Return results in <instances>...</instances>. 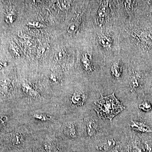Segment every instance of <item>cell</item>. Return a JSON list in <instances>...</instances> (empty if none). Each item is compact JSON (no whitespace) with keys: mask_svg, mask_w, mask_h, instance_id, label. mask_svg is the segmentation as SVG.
<instances>
[{"mask_svg":"<svg viewBox=\"0 0 152 152\" xmlns=\"http://www.w3.org/2000/svg\"><path fill=\"white\" fill-rule=\"evenodd\" d=\"M139 37L142 42L152 46V32L148 31H143L140 33Z\"/></svg>","mask_w":152,"mask_h":152,"instance_id":"obj_3","label":"cell"},{"mask_svg":"<svg viewBox=\"0 0 152 152\" xmlns=\"http://www.w3.org/2000/svg\"><path fill=\"white\" fill-rule=\"evenodd\" d=\"M109 152H119V151L116 149H113Z\"/></svg>","mask_w":152,"mask_h":152,"instance_id":"obj_13","label":"cell"},{"mask_svg":"<svg viewBox=\"0 0 152 152\" xmlns=\"http://www.w3.org/2000/svg\"><path fill=\"white\" fill-rule=\"evenodd\" d=\"M132 124L131 125V127L133 129L142 132L149 133L152 131L148 127L142 123L139 122L132 121Z\"/></svg>","mask_w":152,"mask_h":152,"instance_id":"obj_2","label":"cell"},{"mask_svg":"<svg viewBox=\"0 0 152 152\" xmlns=\"http://www.w3.org/2000/svg\"><path fill=\"white\" fill-rule=\"evenodd\" d=\"M67 130H68L69 135L72 137L75 138L77 136L76 128L75 125L72 124H69L67 128Z\"/></svg>","mask_w":152,"mask_h":152,"instance_id":"obj_9","label":"cell"},{"mask_svg":"<svg viewBox=\"0 0 152 152\" xmlns=\"http://www.w3.org/2000/svg\"><path fill=\"white\" fill-rule=\"evenodd\" d=\"M79 24L77 22H73L69 25L67 28V31L69 34H74L79 29Z\"/></svg>","mask_w":152,"mask_h":152,"instance_id":"obj_8","label":"cell"},{"mask_svg":"<svg viewBox=\"0 0 152 152\" xmlns=\"http://www.w3.org/2000/svg\"><path fill=\"white\" fill-rule=\"evenodd\" d=\"M129 85L132 90H135L140 86V80L138 77L134 74H132L129 77Z\"/></svg>","mask_w":152,"mask_h":152,"instance_id":"obj_5","label":"cell"},{"mask_svg":"<svg viewBox=\"0 0 152 152\" xmlns=\"http://www.w3.org/2000/svg\"><path fill=\"white\" fill-rule=\"evenodd\" d=\"M139 108L144 111L148 112L151 110V106L149 102L147 101H145L140 105Z\"/></svg>","mask_w":152,"mask_h":152,"instance_id":"obj_10","label":"cell"},{"mask_svg":"<svg viewBox=\"0 0 152 152\" xmlns=\"http://www.w3.org/2000/svg\"><path fill=\"white\" fill-rule=\"evenodd\" d=\"M115 92L106 96H103L100 92L101 98L95 102V110L99 117L100 118L109 119L111 123L114 117L124 109L122 104L115 96Z\"/></svg>","mask_w":152,"mask_h":152,"instance_id":"obj_1","label":"cell"},{"mask_svg":"<svg viewBox=\"0 0 152 152\" xmlns=\"http://www.w3.org/2000/svg\"><path fill=\"white\" fill-rule=\"evenodd\" d=\"M97 125L94 120H91L87 124V132L90 136H92L94 134L96 131Z\"/></svg>","mask_w":152,"mask_h":152,"instance_id":"obj_7","label":"cell"},{"mask_svg":"<svg viewBox=\"0 0 152 152\" xmlns=\"http://www.w3.org/2000/svg\"><path fill=\"white\" fill-rule=\"evenodd\" d=\"M115 145V142L113 139L107 140L106 142L99 145L97 147L98 149L101 151H107L112 149Z\"/></svg>","mask_w":152,"mask_h":152,"instance_id":"obj_4","label":"cell"},{"mask_svg":"<svg viewBox=\"0 0 152 152\" xmlns=\"http://www.w3.org/2000/svg\"><path fill=\"white\" fill-rule=\"evenodd\" d=\"M14 18H15V17H14V15L13 14H9L7 17H6V21L7 22L9 23H13L14 21Z\"/></svg>","mask_w":152,"mask_h":152,"instance_id":"obj_11","label":"cell"},{"mask_svg":"<svg viewBox=\"0 0 152 152\" xmlns=\"http://www.w3.org/2000/svg\"><path fill=\"white\" fill-rule=\"evenodd\" d=\"M34 117L42 121H46L49 119V118L43 115H35Z\"/></svg>","mask_w":152,"mask_h":152,"instance_id":"obj_12","label":"cell"},{"mask_svg":"<svg viewBox=\"0 0 152 152\" xmlns=\"http://www.w3.org/2000/svg\"><path fill=\"white\" fill-rule=\"evenodd\" d=\"M84 99L83 94L80 92L77 91L72 96V101L75 104H81L83 102Z\"/></svg>","mask_w":152,"mask_h":152,"instance_id":"obj_6","label":"cell"}]
</instances>
